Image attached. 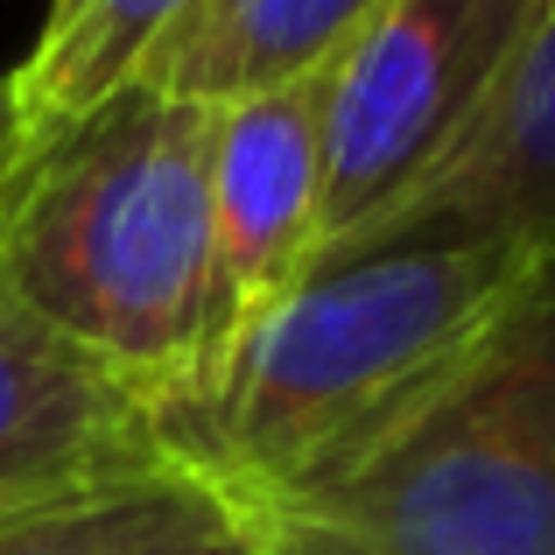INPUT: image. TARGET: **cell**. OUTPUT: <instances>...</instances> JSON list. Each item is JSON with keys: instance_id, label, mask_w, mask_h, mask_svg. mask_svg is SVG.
Here are the masks:
<instances>
[{"instance_id": "cell-1", "label": "cell", "mask_w": 555, "mask_h": 555, "mask_svg": "<svg viewBox=\"0 0 555 555\" xmlns=\"http://www.w3.org/2000/svg\"><path fill=\"white\" fill-rule=\"evenodd\" d=\"M542 254L379 246L317 268L177 422V464L254 534L373 464L464 379Z\"/></svg>"}, {"instance_id": "cell-2", "label": "cell", "mask_w": 555, "mask_h": 555, "mask_svg": "<svg viewBox=\"0 0 555 555\" xmlns=\"http://www.w3.org/2000/svg\"><path fill=\"white\" fill-rule=\"evenodd\" d=\"M0 288L177 429L211 373V106L127 85L28 149L0 190Z\"/></svg>"}, {"instance_id": "cell-3", "label": "cell", "mask_w": 555, "mask_h": 555, "mask_svg": "<svg viewBox=\"0 0 555 555\" xmlns=\"http://www.w3.org/2000/svg\"><path fill=\"white\" fill-rule=\"evenodd\" d=\"M246 542L268 555H555V254L429 415Z\"/></svg>"}, {"instance_id": "cell-4", "label": "cell", "mask_w": 555, "mask_h": 555, "mask_svg": "<svg viewBox=\"0 0 555 555\" xmlns=\"http://www.w3.org/2000/svg\"><path fill=\"white\" fill-rule=\"evenodd\" d=\"M542 8L548 0H387L345 42L324 70V260L472 141Z\"/></svg>"}, {"instance_id": "cell-5", "label": "cell", "mask_w": 555, "mask_h": 555, "mask_svg": "<svg viewBox=\"0 0 555 555\" xmlns=\"http://www.w3.org/2000/svg\"><path fill=\"white\" fill-rule=\"evenodd\" d=\"M317 260H324V78L211 106V373L197 401L254 338V324H268L317 274Z\"/></svg>"}, {"instance_id": "cell-6", "label": "cell", "mask_w": 555, "mask_h": 555, "mask_svg": "<svg viewBox=\"0 0 555 555\" xmlns=\"http://www.w3.org/2000/svg\"><path fill=\"white\" fill-rule=\"evenodd\" d=\"M149 472H183L163 401L0 288V520Z\"/></svg>"}, {"instance_id": "cell-7", "label": "cell", "mask_w": 555, "mask_h": 555, "mask_svg": "<svg viewBox=\"0 0 555 555\" xmlns=\"http://www.w3.org/2000/svg\"><path fill=\"white\" fill-rule=\"evenodd\" d=\"M436 240L555 254V0L542 8L528 50L514 56L472 141L408 204H393L379 225L345 240L331 260H359L379 246H436Z\"/></svg>"}, {"instance_id": "cell-8", "label": "cell", "mask_w": 555, "mask_h": 555, "mask_svg": "<svg viewBox=\"0 0 555 555\" xmlns=\"http://www.w3.org/2000/svg\"><path fill=\"white\" fill-rule=\"evenodd\" d=\"M379 8L387 0H197V14L155 50L141 85L225 106L268 85L324 78Z\"/></svg>"}, {"instance_id": "cell-9", "label": "cell", "mask_w": 555, "mask_h": 555, "mask_svg": "<svg viewBox=\"0 0 555 555\" xmlns=\"http://www.w3.org/2000/svg\"><path fill=\"white\" fill-rule=\"evenodd\" d=\"M197 14V0H50L28 56L8 70L22 155L78 127L106 99L149 78L155 50Z\"/></svg>"}, {"instance_id": "cell-10", "label": "cell", "mask_w": 555, "mask_h": 555, "mask_svg": "<svg viewBox=\"0 0 555 555\" xmlns=\"http://www.w3.org/2000/svg\"><path fill=\"white\" fill-rule=\"evenodd\" d=\"M232 534V514L190 472H149L0 520V555H218Z\"/></svg>"}, {"instance_id": "cell-11", "label": "cell", "mask_w": 555, "mask_h": 555, "mask_svg": "<svg viewBox=\"0 0 555 555\" xmlns=\"http://www.w3.org/2000/svg\"><path fill=\"white\" fill-rule=\"evenodd\" d=\"M14 163H22V134H14V99H8V78H0V190H8Z\"/></svg>"}, {"instance_id": "cell-12", "label": "cell", "mask_w": 555, "mask_h": 555, "mask_svg": "<svg viewBox=\"0 0 555 555\" xmlns=\"http://www.w3.org/2000/svg\"><path fill=\"white\" fill-rule=\"evenodd\" d=\"M218 555H268V548H254V542H246V534H232V542L218 548Z\"/></svg>"}]
</instances>
